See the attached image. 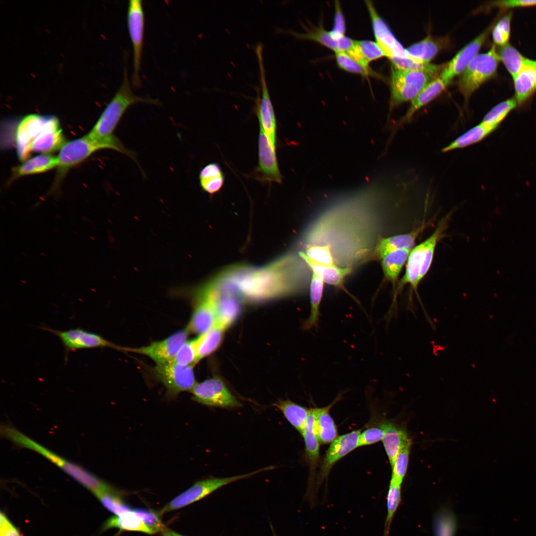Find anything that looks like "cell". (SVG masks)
<instances>
[{
    "label": "cell",
    "mask_w": 536,
    "mask_h": 536,
    "mask_svg": "<svg viewBox=\"0 0 536 536\" xmlns=\"http://www.w3.org/2000/svg\"><path fill=\"white\" fill-rule=\"evenodd\" d=\"M193 367L170 362L156 364L151 371L155 378L165 387L167 397L174 398L182 392H191L197 383Z\"/></svg>",
    "instance_id": "cell-12"
},
{
    "label": "cell",
    "mask_w": 536,
    "mask_h": 536,
    "mask_svg": "<svg viewBox=\"0 0 536 536\" xmlns=\"http://www.w3.org/2000/svg\"><path fill=\"white\" fill-rule=\"evenodd\" d=\"M345 53L366 67H369L371 62L386 56L377 43L370 40L355 41L353 47Z\"/></svg>",
    "instance_id": "cell-30"
},
{
    "label": "cell",
    "mask_w": 536,
    "mask_h": 536,
    "mask_svg": "<svg viewBox=\"0 0 536 536\" xmlns=\"http://www.w3.org/2000/svg\"><path fill=\"white\" fill-rule=\"evenodd\" d=\"M435 536H452L450 535H446V534H438V535H436Z\"/></svg>",
    "instance_id": "cell-56"
},
{
    "label": "cell",
    "mask_w": 536,
    "mask_h": 536,
    "mask_svg": "<svg viewBox=\"0 0 536 536\" xmlns=\"http://www.w3.org/2000/svg\"><path fill=\"white\" fill-rule=\"evenodd\" d=\"M57 156L51 154H40L29 158L12 170L10 181L22 176L44 173L57 167Z\"/></svg>",
    "instance_id": "cell-27"
},
{
    "label": "cell",
    "mask_w": 536,
    "mask_h": 536,
    "mask_svg": "<svg viewBox=\"0 0 536 536\" xmlns=\"http://www.w3.org/2000/svg\"><path fill=\"white\" fill-rule=\"evenodd\" d=\"M198 338L187 340L181 347L172 362L183 366H194L197 362Z\"/></svg>",
    "instance_id": "cell-45"
},
{
    "label": "cell",
    "mask_w": 536,
    "mask_h": 536,
    "mask_svg": "<svg viewBox=\"0 0 536 536\" xmlns=\"http://www.w3.org/2000/svg\"><path fill=\"white\" fill-rule=\"evenodd\" d=\"M138 103L159 104L156 99L138 96L134 93L126 68L121 85L87 135L95 139L114 136L113 132L126 110L130 106Z\"/></svg>",
    "instance_id": "cell-5"
},
{
    "label": "cell",
    "mask_w": 536,
    "mask_h": 536,
    "mask_svg": "<svg viewBox=\"0 0 536 536\" xmlns=\"http://www.w3.org/2000/svg\"><path fill=\"white\" fill-rule=\"evenodd\" d=\"M161 536H184L179 534L170 529L165 528L161 532Z\"/></svg>",
    "instance_id": "cell-55"
},
{
    "label": "cell",
    "mask_w": 536,
    "mask_h": 536,
    "mask_svg": "<svg viewBox=\"0 0 536 536\" xmlns=\"http://www.w3.org/2000/svg\"><path fill=\"white\" fill-rule=\"evenodd\" d=\"M449 84L440 76L430 81L411 101L409 107L405 115L396 121L388 124L389 130L391 132L386 146L387 151L388 146L395 134L402 126L409 124L412 120L415 114L422 107L425 106L437 96H438Z\"/></svg>",
    "instance_id": "cell-18"
},
{
    "label": "cell",
    "mask_w": 536,
    "mask_h": 536,
    "mask_svg": "<svg viewBox=\"0 0 536 536\" xmlns=\"http://www.w3.org/2000/svg\"><path fill=\"white\" fill-rule=\"evenodd\" d=\"M441 40L427 36L424 39L416 43L406 50L409 56L417 61L429 63L437 54L442 48Z\"/></svg>",
    "instance_id": "cell-37"
},
{
    "label": "cell",
    "mask_w": 536,
    "mask_h": 536,
    "mask_svg": "<svg viewBox=\"0 0 536 536\" xmlns=\"http://www.w3.org/2000/svg\"><path fill=\"white\" fill-rule=\"evenodd\" d=\"M392 62L394 67L403 70L421 71L431 75L437 74L443 70L442 65H436L429 63H422L411 58H403L392 56L389 58Z\"/></svg>",
    "instance_id": "cell-41"
},
{
    "label": "cell",
    "mask_w": 536,
    "mask_h": 536,
    "mask_svg": "<svg viewBox=\"0 0 536 536\" xmlns=\"http://www.w3.org/2000/svg\"><path fill=\"white\" fill-rule=\"evenodd\" d=\"M224 183V176L200 180V186L203 191L213 195L219 192Z\"/></svg>",
    "instance_id": "cell-52"
},
{
    "label": "cell",
    "mask_w": 536,
    "mask_h": 536,
    "mask_svg": "<svg viewBox=\"0 0 536 536\" xmlns=\"http://www.w3.org/2000/svg\"><path fill=\"white\" fill-rule=\"evenodd\" d=\"M500 60L513 77L521 69L527 58L509 43L497 50Z\"/></svg>",
    "instance_id": "cell-40"
},
{
    "label": "cell",
    "mask_w": 536,
    "mask_h": 536,
    "mask_svg": "<svg viewBox=\"0 0 536 536\" xmlns=\"http://www.w3.org/2000/svg\"><path fill=\"white\" fill-rule=\"evenodd\" d=\"M385 435V430L380 427H373L368 428L360 433L358 446L361 447L371 445L382 440Z\"/></svg>",
    "instance_id": "cell-49"
},
{
    "label": "cell",
    "mask_w": 536,
    "mask_h": 536,
    "mask_svg": "<svg viewBox=\"0 0 536 536\" xmlns=\"http://www.w3.org/2000/svg\"><path fill=\"white\" fill-rule=\"evenodd\" d=\"M391 187L374 183L330 204L310 228L306 246L324 247L335 265L352 268L374 249L380 202Z\"/></svg>",
    "instance_id": "cell-1"
},
{
    "label": "cell",
    "mask_w": 536,
    "mask_h": 536,
    "mask_svg": "<svg viewBox=\"0 0 536 536\" xmlns=\"http://www.w3.org/2000/svg\"><path fill=\"white\" fill-rule=\"evenodd\" d=\"M512 12L510 11L502 16L497 22L492 30V38L494 43L500 46L509 43L511 33V23Z\"/></svg>",
    "instance_id": "cell-46"
},
{
    "label": "cell",
    "mask_w": 536,
    "mask_h": 536,
    "mask_svg": "<svg viewBox=\"0 0 536 536\" xmlns=\"http://www.w3.org/2000/svg\"><path fill=\"white\" fill-rule=\"evenodd\" d=\"M215 294L216 322L226 329L238 318L242 308L240 296L236 292L217 288L211 281Z\"/></svg>",
    "instance_id": "cell-22"
},
{
    "label": "cell",
    "mask_w": 536,
    "mask_h": 536,
    "mask_svg": "<svg viewBox=\"0 0 536 536\" xmlns=\"http://www.w3.org/2000/svg\"><path fill=\"white\" fill-rule=\"evenodd\" d=\"M224 175L222 170L217 163H209L205 166L200 171V180L219 177Z\"/></svg>",
    "instance_id": "cell-53"
},
{
    "label": "cell",
    "mask_w": 536,
    "mask_h": 536,
    "mask_svg": "<svg viewBox=\"0 0 536 536\" xmlns=\"http://www.w3.org/2000/svg\"><path fill=\"white\" fill-rule=\"evenodd\" d=\"M104 529L118 528L122 530L135 531L152 534L151 531L132 511L109 518Z\"/></svg>",
    "instance_id": "cell-38"
},
{
    "label": "cell",
    "mask_w": 536,
    "mask_h": 536,
    "mask_svg": "<svg viewBox=\"0 0 536 536\" xmlns=\"http://www.w3.org/2000/svg\"><path fill=\"white\" fill-rule=\"evenodd\" d=\"M425 226L424 223L407 233L380 238L373 251V257L382 259L387 254L396 250L406 249L410 251L415 246L416 239Z\"/></svg>",
    "instance_id": "cell-24"
},
{
    "label": "cell",
    "mask_w": 536,
    "mask_h": 536,
    "mask_svg": "<svg viewBox=\"0 0 536 536\" xmlns=\"http://www.w3.org/2000/svg\"><path fill=\"white\" fill-rule=\"evenodd\" d=\"M338 398L331 404L322 408H314V428L321 444L331 443L337 436L335 422L330 413V410Z\"/></svg>",
    "instance_id": "cell-29"
},
{
    "label": "cell",
    "mask_w": 536,
    "mask_h": 536,
    "mask_svg": "<svg viewBox=\"0 0 536 536\" xmlns=\"http://www.w3.org/2000/svg\"><path fill=\"white\" fill-rule=\"evenodd\" d=\"M198 294L197 302L186 328L190 333L200 335L208 331L216 322L215 294L209 283Z\"/></svg>",
    "instance_id": "cell-14"
},
{
    "label": "cell",
    "mask_w": 536,
    "mask_h": 536,
    "mask_svg": "<svg viewBox=\"0 0 536 536\" xmlns=\"http://www.w3.org/2000/svg\"><path fill=\"white\" fill-rule=\"evenodd\" d=\"M288 256L262 268L241 267L224 273L226 280L242 297L263 300L297 290L303 281L302 263Z\"/></svg>",
    "instance_id": "cell-2"
},
{
    "label": "cell",
    "mask_w": 536,
    "mask_h": 536,
    "mask_svg": "<svg viewBox=\"0 0 536 536\" xmlns=\"http://www.w3.org/2000/svg\"><path fill=\"white\" fill-rule=\"evenodd\" d=\"M276 148L264 130L260 127L258 138V165L253 173L256 180L262 183H281Z\"/></svg>",
    "instance_id": "cell-16"
},
{
    "label": "cell",
    "mask_w": 536,
    "mask_h": 536,
    "mask_svg": "<svg viewBox=\"0 0 536 536\" xmlns=\"http://www.w3.org/2000/svg\"><path fill=\"white\" fill-rule=\"evenodd\" d=\"M0 536H21L17 529L0 513Z\"/></svg>",
    "instance_id": "cell-54"
},
{
    "label": "cell",
    "mask_w": 536,
    "mask_h": 536,
    "mask_svg": "<svg viewBox=\"0 0 536 536\" xmlns=\"http://www.w3.org/2000/svg\"><path fill=\"white\" fill-rule=\"evenodd\" d=\"M127 20L133 47V71L132 83L134 87H138L141 84L140 72L144 33V13L141 0L129 1Z\"/></svg>",
    "instance_id": "cell-11"
},
{
    "label": "cell",
    "mask_w": 536,
    "mask_h": 536,
    "mask_svg": "<svg viewBox=\"0 0 536 536\" xmlns=\"http://www.w3.org/2000/svg\"><path fill=\"white\" fill-rule=\"evenodd\" d=\"M132 511L151 531L152 534L162 532L165 529L162 522L161 519L162 514L160 512H157L152 510L145 509H135Z\"/></svg>",
    "instance_id": "cell-47"
},
{
    "label": "cell",
    "mask_w": 536,
    "mask_h": 536,
    "mask_svg": "<svg viewBox=\"0 0 536 536\" xmlns=\"http://www.w3.org/2000/svg\"><path fill=\"white\" fill-rule=\"evenodd\" d=\"M324 283L323 280L312 272L310 286L311 311L309 318L304 324L305 330H310L317 327L318 324Z\"/></svg>",
    "instance_id": "cell-36"
},
{
    "label": "cell",
    "mask_w": 536,
    "mask_h": 536,
    "mask_svg": "<svg viewBox=\"0 0 536 536\" xmlns=\"http://www.w3.org/2000/svg\"><path fill=\"white\" fill-rule=\"evenodd\" d=\"M280 31L289 33L297 38L314 40L334 50L335 53L347 52L353 47L355 41L345 36L340 39H335L330 32L325 30L321 26L307 29L305 32L303 33L291 30Z\"/></svg>",
    "instance_id": "cell-25"
},
{
    "label": "cell",
    "mask_w": 536,
    "mask_h": 536,
    "mask_svg": "<svg viewBox=\"0 0 536 536\" xmlns=\"http://www.w3.org/2000/svg\"><path fill=\"white\" fill-rule=\"evenodd\" d=\"M191 392L193 401L206 406L228 409L242 406L222 380L218 377L197 383Z\"/></svg>",
    "instance_id": "cell-13"
},
{
    "label": "cell",
    "mask_w": 536,
    "mask_h": 536,
    "mask_svg": "<svg viewBox=\"0 0 536 536\" xmlns=\"http://www.w3.org/2000/svg\"><path fill=\"white\" fill-rule=\"evenodd\" d=\"M103 505L116 516L132 511L120 495V492L114 488L106 491L97 496Z\"/></svg>",
    "instance_id": "cell-42"
},
{
    "label": "cell",
    "mask_w": 536,
    "mask_h": 536,
    "mask_svg": "<svg viewBox=\"0 0 536 536\" xmlns=\"http://www.w3.org/2000/svg\"><path fill=\"white\" fill-rule=\"evenodd\" d=\"M299 255L310 268L312 272L324 282L344 289L343 283L345 278L352 272V268L317 263L311 260L303 251L299 252Z\"/></svg>",
    "instance_id": "cell-26"
},
{
    "label": "cell",
    "mask_w": 536,
    "mask_h": 536,
    "mask_svg": "<svg viewBox=\"0 0 536 536\" xmlns=\"http://www.w3.org/2000/svg\"><path fill=\"white\" fill-rule=\"evenodd\" d=\"M189 333L186 328L163 340L152 342L147 346L137 348L121 347L120 350L147 356L155 362L156 364L169 363L172 361L181 347L186 341Z\"/></svg>",
    "instance_id": "cell-15"
},
{
    "label": "cell",
    "mask_w": 536,
    "mask_h": 536,
    "mask_svg": "<svg viewBox=\"0 0 536 536\" xmlns=\"http://www.w3.org/2000/svg\"><path fill=\"white\" fill-rule=\"evenodd\" d=\"M41 328L52 333L60 339L65 347L67 358L69 351L78 349L110 347L120 350L121 346L108 341L99 335L80 328L67 331H59L46 327Z\"/></svg>",
    "instance_id": "cell-17"
},
{
    "label": "cell",
    "mask_w": 536,
    "mask_h": 536,
    "mask_svg": "<svg viewBox=\"0 0 536 536\" xmlns=\"http://www.w3.org/2000/svg\"><path fill=\"white\" fill-rule=\"evenodd\" d=\"M411 444L402 449L398 454L393 463L391 481L402 485L407 472Z\"/></svg>",
    "instance_id": "cell-44"
},
{
    "label": "cell",
    "mask_w": 536,
    "mask_h": 536,
    "mask_svg": "<svg viewBox=\"0 0 536 536\" xmlns=\"http://www.w3.org/2000/svg\"><path fill=\"white\" fill-rule=\"evenodd\" d=\"M500 61L497 48L493 45L488 51L477 55L469 63L458 84L466 102L477 88L496 74Z\"/></svg>",
    "instance_id": "cell-7"
},
{
    "label": "cell",
    "mask_w": 536,
    "mask_h": 536,
    "mask_svg": "<svg viewBox=\"0 0 536 536\" xmlns=\"http://www.w3.org/2000/svg\"><path fill=\"white\" fill-rule=\"evenodd\" d=\"M335 59L338 66L344 70L363 75L373 74L369 67H364L345 53H335Z\"/></svg>",
    "instance_id": "cell-48"
},
{
    "label": "cell",
    "mask_w": 536,
    "mask_h": 536,
    "mask_svg": "<svg viewBox=\"0 0 536 536\" xmlns=\"http://www.w3.org/2000/svg\"><path fill=\"white\" fill-rule=\"evenodd\" d=\"M410 251L402 249L390 253L381 260L382 268L385 278L395 287L397 279L406 263Z\"/></svg>",
    "instance_id": "cell-34"
},
{
    "label": "cell",
    "mask_w": 536,
    "mask_h": 536,
    "mask_svg": "<svg viewBox=\"0 0 536 536\" xmlns=\"http://www.w3.org/2000/svg\"><path fill=\"white\" fill-rule=\"evenodd\" d=\"M381 426L385 430L383 446L391 465L399 452L411 444V440L404 429L392 423H385Z\"/></svg>",
    "instance_id": "cell-28"
},
{
    "label": "cell",
    "mask_w": 536,
    "mask_h": 536,
    "mask_svg": "<svg viewBox=\"0 0 536 536\" xmlns=\"http://www.w3.org/2000/svg\"><path fill=\"white\" fill-rule=\"evenodd\" d=\"M360 430H354L337 437L327 450L319 473L320 482L329 474L334 465L358 446Z\"/></svg>",
    "instance_id": "cell-20"
},
{
    "label": "cell",
    "mask_w": 536,
    "mask_h": 536,
    "mask_svg": "<svg viewBox=\"0 0 536 536\" xmlns=\"http://www.w3.org/2000/svg\"><path fill=\"white\" fill-rule=\"evenodd\" d=\"M289 423L301 434L310 409L289 400H282L274 403Z\"/></svg>",
    "instance_id": "cell-35"
},
{
    "label": "cell",
    "mask_w": 536,
    "mask_h": 536,
    "mask_svg": "<svg viewBox=\"0 0 536 536\" xmlns=\"http://www.w3.org/2000/svg\"><path fill=\"white\" fill-rule=\"evenodd\" d=\"M513 79L514 98L517 107L520 108L528 103L536 92V60L527 58Z\"/></svg>",
    "instance_id": "cell-23"
},
{
    "label": "cell",
    "mask_w": 536,
    "mask_h": 536,
    "mask_svg": "<svg viewBox=\"0 0 536 536\" xmlns=\"http://www.w3.org/2000/svg\"><path fill=\"white\" fill-rule=\"evenodd\" d=\"M66 142L59 120L54 116L27 115L16 129V149L21 161L28 159L34 152L50 154Z\"/></svg>",
    "instance_id": "cell-3"
},
{
    "label": "cell",
    "mask_w": 536,
    "mask_h": 536,
    "mask_svg": "<svg viewBox=\"0 0 536 536\" xmlns=\"http://www.w3.org/2000/svg\"><path fill=\"white\" fill-rule=\"evenodd\" d=\"M259 69L261 90L258 91L255 100V112L261 128L276 147L277 122L274 108L271 102L266 76L264 59L263 45L261 43L255 46Z\"/></svg>",
    "instance_id": "cell-9"
},
{
    "label": "cell",
    "mask_w": 536,
    "mask_h": 536,
    "mask_svg": "<svg viewBox=\"0 0 536 536\" xmlns=\"http://www.w3.org/2000/svg\"><path fill=\"white\" fill-rule=\"evenodd\" d=\"M451 216V213H448L443 217L432 234L410 250L406 263L404 274L397 284L394 293L395 298L407 284H409L410 290L419 297L418 287L432 266L436 246L445 237V232L448 228Z\"/></svg>",
    "instance_id": "cell-4"
},
{
    "label": "cell",
    "mask_w": 536,
    "mask_h": 536,
    "mask_svg": "<svg viewBox=\"0 0 536 536\" xmlns=\"http://www.w3.org/2000/svg\"><path fill=\"white\" fill-rule=\"evenodd\" d=\"M492 6L502 9H508L512 8L527 7L536 6L535 0H503L494 1Z\"/></svg>",
    "instance_id": "cell-51"
},
{
    "label": "cell",
    "mask_w": 536,
    "mask_h": 536,
    "mask_svg": "<svg viewBox=\"0 0 536 536\" xmlns=\"http://www.w3.org/2000/svg\"><path fill=\"white\" fill-rule=\"evenodd\" d=\"M274 466L267 467L249 473L225 477H210L199 480L166 505L161 510V514L180 509L198 501L217 489L240 479L247 478L257 473L273 469Z\"/></svg>",
    "instance_id": "cell-8"
},
{
    "label": "cell",
    "mask_w": 536,
    "mask_h": 536,
    "mask_svg": "<svg viewBox=\"0 0 536 536\" xmlns=\"http://www.w3.org/2000/svg\"><path fill=\"white\" fill-rule=\"evenodd\" d=\"M105 148L115 150L136 161L134 153L127 149L116 136L95 139L86 134L66 142L60 149L57 156L59 163L56 181L59 182L71 168L83 161L95 151Z\"/></svg>",
    "instance_id": "cell-6"
},
{
    "label": "cell",
    "mask_w": 536,
    "mask_h": 536,
    "mask_svg": "<svg viewBox=\"0 0 536 536\" xmlns=\"http://www.w3.org/2000/svg\"><path fill=\"white\" fill-rule=\"evenodd\" d=\"M365 2L371 19L376 42L384 52L386 57L388 58L392 56L411 58L406 50L395 38L386 23L377 12L372 2L369 0Z\"/></svg>",
    "instance_id": "cell-19"
},
{
    "label": "cell",
    "mask_w": 536,
    "mask_h": 536,
    "mask_svg": "<svg viewBox=\"0 0 536 536\" xmlns=\"http://www.w3.org/2000/svg\"><path fill=\"white\" fill-rule=\"evenodd\" d=\"M226 329L216 322L204 334L199 335L197 344V362L214 352L222 341Z\"/></svg>",
    "instance_id": "cell-33"
},
{
    "label": "cell",
    "mask_w": 536,
    "mask_h": 536,
    "mask_svg": "<svg viewBox=\"0 0 536 536\" xmlns=\"http://www.w3.org/2000/svg\"><path fill=\"white\" fill-rule=\"evenodd\" d=\"M401 501V485L390 481L387 495V516L384 536H388L395 514Z\"/></svg>",
    "instance_id": "cell-43"
},
{
    "label": "cell",
    "mask_w": 536,
    "mask_h": 536,
    "mask_svg": "<svg viewBox=\"0 0 536 536\" xmlns=\"http://www.w3.org/2000/svg\"><path fill=\"white\" fill-rule=\"evenodd\" d=\"M314 408L310 409L304 427L301 433L305 445L306 458L312 469H315L320 458V442L314 428Z\"/></svg>",
    "instance_id": "cell-31"
},
{
    "label": "cell",
    "mask_w": 536,
    "mask_h": 536,
    "mask_svg": "<svg viewBox=\"0 0 536 536\" xmlns=\"http://www.w3.org/2000/svg\"><path fill=\"white\" fill-rule=\"evenodd\" d=\"M345 23L343 15L339 3L338 1H336L334 25L330 33L335 39H338L345 36Z\"/></svg>",
    "instance_id": "cell-50"
},
{
    "label": "cell",
    "mask_w": 536,
    "mask_h": 536,
    "mask_svg": "<svg viewBox=\"0 0 536 536\" xmlns=\"http://www.w3.org/2000/svg\"><path fill=\"white\" fill-rule=\"evenodd\" d=\"M493 132L491 130L480 122L460 135L444 147L441 151L446 153L471 146L480 142Z\"/></svg>",
    "instance_id": "cell-32"
},
{
    "label": "cell",
    "mask_w": 536,
    "mask_h": 536,
    "mask_svg": "<svg viewBox=\"0 0 536 536\" xmlns=\"http://www.w3.org/2000/svg\"><path fill=\"white\" fill-rule=\"evenodd\" d=\"M489 27L462 49L447 64L441 71L440 77L449 84L457 75L466 69L485 41L490 31Z\"/></svg>",
    "instance_id": "cell-21"
},
{
    "label": "cell",
    "mask_w": 536,
    "mask_h": 536,
    "mask_svg": "<svg viewBox=\"0 0 536 536\" xmlns=\"http://www.w3.org/2000/svg\"><path fill=\"white\" fill-rule=\"evenodd\" d=\"M430 75L421 71L394 68L391 80L390 112L398 105L412 100L430 82Z\"/></svg>",
    "instance_id": "cell-10"
},
{
    "label": "cell",
    "mask_w": 536,
    "mask_h": 536,
    "mask_svg": "<svg viewBox=\"0 0 536 536\" xmlns=\"http://www.w3.org/2000/svg\"><path fill=\"white\" fill-rule=\"evenodd\" d=\"M517 107L514 97L508 99L490 109L485 115L481 123L494 132L509 113Z\"/></svg>",
    "instance_id": "cell-39"
}]
</instances>
